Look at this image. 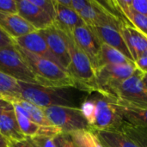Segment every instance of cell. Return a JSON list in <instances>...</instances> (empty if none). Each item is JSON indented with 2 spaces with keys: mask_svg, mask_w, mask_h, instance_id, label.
Returning <instances> with one entry per match:
<instances>
[{
  "mask_svg": "<svg viewBox=\"0 0 147 147\" xmlns=\"http://www.w3.org/2000/svg\"><path fill=\"white\" fill-rule=\"evenodd\" d=\"M96 104L93 131H118L123 125V120L115 99L95 93L92 96Z\"/></svg>",
  "mask_w": 147,
  "mask_h": 147,
  "instance_id": "obj_5",
  "label": "cell"
},
{
  "mask_svg": "<svg viewBox=\"0 0 147 147\" xmlns=\"http://www.w3.org/2000/svg\"><path fill=\"white\" fill-rule=\"evenodd\" d=\"M69 134L78 147H104L92 129L78 130Z\"/></svg>",
  "mask_w": 147,
  "mask_h": 147,
  "instance_id": "obj_25",
  "label": "cell"
},
{
  "mask_svg": "<svg viewBox=\"0 0 147 147\" xmlns=\"http://www.w3.org/2000/svg\"><path fill=\"white\" fill-rule=\"evenodd\" d=\"M100 94L116 101H122L134 105L147 107V86L139 70L127 79L106 87Z\"/></svg>",
  "mask_w": 147,
  "mask_h": 147,
  "instance_id": "obj_4",
  "label": "cell"
},
{
  "mask_svg": "<svg viewBox=\"0 0 147 147\" xmlns=\"http://www.w3.org/2000/svg\"><path fill=\"white\" fill-rule=\"evenodd\" d=\"M13 41L18 47H22L32 53L44 57L60 65L56 58L51 53L45 38L40 31H34L22 37L16 38Z\"/></svg>",
  "mask_w": 147,
  "mask_h": 147,
  "instance_id": "obj_14",
  "label": "cell"
},
{
  "mask_svg": "<svg viewBox=\"0 0 147 147\" xmlns=\"http://www.w3.org/2000/svg\"><path fill=\"white\" fill-rule=\"evenodd\" d=\"M119 131L123 132L140 147H147V127H134L125 121Z\"/></svg>",
  "mask_w": 147,
  "mask_h": 147,
  "instance_id": "obj_26",
  "label": "cell"
},
{
  "mask_svg": "<svg viewBox=\"0 0 147 147\" xmlns=\"http://www.w3.org/2000/svg\"><path fill=\"white\" fill-rule=\"evenodd\" d=\"M55 1L59 5H62L65 7L71 8V0H55Z\"/></svg>",
  "mask_w": 147,
  "mask_h": 147,
  "instance_id": "obj_38",
  "label": "cell"
},
{
  "mask_svg": "<svg viewBox=\"0 0 147 147\" xmlns=\"http://www.w3.org/2000/svg\"><path fill=\"white\" fill-rule=\"evenodd\" d=\"M32 3L41 9L47 14H48L53 20L55 18L56 15V7L54 0H30Z\"/></svg>",
  "mask_w": 147,
  "mask_h": 147,
  "instance_id": "obj_28",
  "label": "cell"
},
{
  "mask_svg": "<svg viewBox=\"0 0 147 147\" xmlns=\"http://www.w3.org/2000/svg\"><path fill=\"white\" fill-rule=\"evenodd\" d=\"M18 14L37 31H41L53 25V18L30 0H16Z\"/></svg>",
  "mask_w": 147,
  "mask_h": 147,
  "instance_id": "obj_12",
  "label": "cell"
},
{
  "mask_svg": "<svg viewBox=\"0 0 147 147\" xmlns=\"http://www.w3.org/2000/svg\"><path fill=\"white\" fill-rule=\"evenodd\" d=\"M12 107H13V105L9 102L6 101L4 99H0V115L3 111H5L6 109H10Z\"/></svg>",
  "mask_w": 147,
  "mask_h": 147,
  "instance_id": "obj_37",
  "label": "cell"
},
{
  "mask_svg": "<svg viewBox=\"0 0 147 147\" xmlns=\"http://www.w3.org/2000/svg\"><path fill=\"white\" fill-rule=\"evenodd\" d=\"M104 147H140L121 131H94Z\"/></svg>",
  "mask_w": 147,
  "mask_h": 147,
  "instance_id": "obj_20",
  "label": "cell"
},
{
  "mask_svg": "<svg viewBox=\"0 0 147 147\" xmlns=\"http://www.w3.org/2000/svg\"><path fill=\"white\" fill-rule=\"evenodd\" d=\"M123 120L134 126L147 127V107L134 105L122 101H116Z\"/></svg>",
  "mask_w": 147,
  "mask_h": 147,
  "instance_id": "obj_18",
  "label": "cell"
},
{
  "mask_svg": "<svg viewBox=\"0 0 147 147\" xmlns=\"http://www.w3.org/2000/svg\"><path fill=\"white\" fill-rule=\"evenodd\" d=\"M15 102L16 103H18L27 113L28 115H29L30 119L34 122L36 123L37 125L39 126H41V127H50V126H53L51 124V122L48 121V119L47 118L45 113H44V109L29 102H27L23 99H21V98H18V99H14L12 101H10L9 102Z\"/></svg>",
  "mask_w": 147,
  "mask_h": 147,
  "instance_id": "obj_23",
  "label": "cell"
},
{
  "mask_svg": "<svg viewBox=\"0 0 147 147\" xmlns=\"http://www.w3.org/2000/svg\"><path fill=\"white\" fill-rule=\"evenodd\" d=\"M138 69L134 63L122 65H104L95 71L97 92H102L106 87L129 78L137 72Z\"/></svg>",
  "mask_w": 147,
  "mask_h": 147,
  "instance_id": "obj_8",
  "label": "cell"
},
{
  "mask_svg": "<svg viewBox=\"0 0 147 147\" xmlns=\"http://www.w3.org/2000/svg\"><path fill=\"white\" fill-rule=\"evenodd\" d=\"M40 32L60 66L66 71L71 62V56L65 34L53 25Z\"/></svg>",
  "mask_w": 147,
  "mask_h": 147,
  "instance_id": "obj_9",
  "label": "cell"
},
{
  "mask_svg": "<svg viewBox=\"0 0 147 147\" xmlns=\"http://www.w3.org/2000/svg\"><path fill=\"white\" fill-rule=\"evenodd\" d=\"M65 35L71 56V62L66 71L75 82L78 90L89 94L97 92L96 73L90 59L78 47L72 40L71 34H65Z\"/></svg>",
  "mask_w": 147,
  "mask_h": 147,
  "instance_id": "obj_2",
  "label": "cell"
},
{
  "mask_svg": "<svg viewBox=\"0 0 147 147\" xmlns=\"http://www.w3.org/2000/svg\"><path fill=\"white\" fill-rule=\"evenodd\" d=\"M0 96L10 102L21 98V90L18 81L0 71Z\"/></svg>",
  "mask_w": 147,
  "mask_h": 147,
  "instance_id": "obj_24",
  "label": "cell"
},
{
  "mask_svg": "<svg viewBox=\"0 0 147 147\" xmlns=\"http://www.w3.org/2000/svg\"><path fill=\"white\" fill-rule=\"evenodd\" d=\"M119 28L134 62L147 50V37L136 29L123 16L120 19Z\"/></svg>",
  "mask_w": 147,
  "mask_h": 147,
  "instance_id": "obj_11",
  "label": "cell"
},
{
  "mask_svg": "<svg viewBox=\"0 0 147 147\" xmlns=\"http://www.w3.org/2000/svg\"><path fill=\"white\" fill-rule=\"evenodd\" d=\"M129 5L134 11L147 16V0H129Z\"/></svg>",
  "mask_w": 147,
  "mask_h": 147,
  "instance_id": "obj_32",
  "label": "cell"
},
{
  "mask_svg": "<svg viewBox=\"0 0 147 147\" xmlns=\"http://www.w3.org/2000/svg\"><path fill=\"white\" fill-rule=\"evenodd\" d=\"M53 139L57 147H78L69 134L60 133Z\"/></svg>",
  "mask_w": 147,
  "mask_h": 147,
  "instance_id": "obj_30",
  "label": "cell"
},
{
  "mask_svg": "<svg viewBox=\"0 0 147 147\" xmlns=\"http://www.w3.org/2000/svg\"><path fill=\"white\" fill-rule=\"evenodd\" d=\"M89 3H90V0H71V8L74 11H76L77 13H79Z\"/></svg>",
  "mask_w": 147,
  "mask_h": 147,
  "instance_id": "obj_35",
  "label": "cell"
},
{
  "mask_svg": "<svg viewBox=\"0 0 147 147\" xmlns=\"http://www.w3.org/2000/svg\"><path fill=\"white\" fill-rule=\"evenodd\" d=\"M119 24H108L90 28L101 44H106L117 49L129 59L134 61L131 53L121 34Z\"/></svg>",
  "mask_w": 147,
  "mask_h": 147,
  "instance_id": "obj_13",
  "label": "cell"
},
{
  "mask_svg": "<svg viewBox=\"0 0 147 147\" xmlns=\"http://www.w3.org/2000/svg\"><path fill=\"white\" fill-rule=\"evenodd\" d=\"M44 109V113L51 124L62 133L71 134L78 130L91 129L79 108L53 106Z\"/></svg>",
  "mask_w": 147,
  "mask_h": 147,
  "instance_id": "obj_7",
  "label": "cell"
},
{
  "mask_svg": "<svg viewBox=\"0 0 147 147\" xmlns=\"http://www.w3.org/2000/svg\"><path fill=\"white\" fill-rule=\"evenodd\" d=\"M28 139L36 147H57L53 137L36 135Z\"/></svg>",
  "mask_w": 147,
  "mask_h": 147,
  "instance_id": "obj_29",
  "label": "cell"
},
{
  "mask_svg": "<svg viewBox=\"0 0 147 147\" xmlns=\"http://www.w3.org/2000/svg\"><path fill=\"white\" fill-rule=\"evenodd\" d=\"M0 12L18 14L16 0H0Z\"/></svg>",
  "mask_w": 147,
  "mask_h": 147,
  "instance_id": "obj_31",
  "label": "cell"
},
{
  "mask_svg": "<svg viewBox=\"0 0 147 147\" xmlns=\"http://www.w3.org/2000/svg\"><path fill=\"white\" fill-rule=\"evenodd\" d=\"M0 71L18 82L38 84L34 74L15 44L0 48Z\"/></svg>",
  "mask_w": 147,
  "mask_h": 147,
  "instance_id": "obj_6",
  "label": "cell"
},
{
  "mask_svg": "<svg viewBox=\"0 0 147 147\" xmlns=\"http://www.w3.org/2000/svg\"><path fill=\"white\" fill-rule=\"evenodd\" d=\"M129 63H134V62L129 59L127 57H126L123 53H121L117 49L106 44H101L97 65L95 71L104 65H122V64H129Z\"/></svg>",
  "mask_w": 147,
  "mask_h": 147,
  "instance_id": "obj_21",
  "label": "cell"
},
{
  "mask_svg": "<svg viewBox=\"0 0 147 147\" xmlns=\"http://www.w3.org/2000/svg\"><path fill=\"white\" fill-rule=\"evenodd\" d=\"M0 28L13 40L37 31L19 14L0 12Z\"/></svg>",
  "mask_w": 147,
  "mask_h": 147,
  "instance_id": "obj_15",
  "label": "cell"
},
{
  "mask_svg": "<svg viewBox=\"0 0 147 147\" xmlns=\"http://www.w3.org/2000/svg\"><path fill=\"white\" fill-rule=\"evenodd\" d=\"M0 135L7 141H20L26 139L20 130L13 107L0 115Z\"/></svg>",
  "mask_w": 147,
  "mask_h": 147,
  "instance_id": "obj_17",
  "label": "cell"
},
{
  "mask_svg": "<svg viewBox=\"0 0 147 147\" xmlns=\"http://www.w3.org/2000/svg\"><path fill=\"white\" fill-rule=\"evenodd\" d=\"M117 10L140 32L147 37V16L134 11L129 5V0L114 1Z\"/></svg>",
  "mask_w": 147,
  "mask_h": 147,
  "instance_id": "obj_19",
  "label": "cell"
},
{
  "mask_svg": "<svg viewBox=\"0 0 147 147\" xmlns=\"http://www.w3.org/2000/svg\"><path fill=\"white\" fill-rule=\"evenodd\" d=\"M54 2L56 7V15L53 20V26L65 34H71V32L74 28L85 25L79 15L71 8L59 5L55 0Z\"/></svg>",
  "mask_w": 147,
  "mask_h": 147,
  "instance_id": "obj_16",
  "label": "cell"
},
{
  "mask_svg": "<svg viewBox=\"0 0 147 147\" xmlns=\"http://www.w3.org/2000/svg\"><path fill=\"white\" fill-rule=\"evenodd\" d=\"M0 147H8L7 140L0 135Z\"/></svg>",
  "mask_w": 147,
  "mask_h": 147,
  "instance_id": "obj_39",
  "label": "cell"
},
{
  "mask_svg": "<svg viewBox=\"0 0 147 147\" xmlns=\"http://www.w3.org/2000/svg\"><path fill=\"white\" fill-rule=\"evenodd\" d=\"M79 109H80L84 117L85 118V120L87 121L88 124L90 125V127L91 128V126H92V124L94 122L95 111H96V104H95L94 98L92 96L89 97V98H86L82 102Z\"/></svg>",
  "mask_w": 147,
  "mask_h": 147,
  "instance_id": "obj_27",
  "label": "cell"
},
{
  "mask_svg": "<svg viewBox=\"0 0 147 147\" xmlns=\"http://www.w3.org/2000/svg\"><path fill=\"white\" fill-rule=\"evenodd\" d=\"M14 44L13 39L10 38L1 28H0V48H3Z\"/></svg>",
  "mask_w": 147,
  "mask_h": 147,
  "instance_id": "obj_34",
  "label": "cell"
},
{
  "mask_svg": "<svg viewBox=\"0 0 147 147\" xmlns=\"http://www.w3.org/2000/svg\"><path fill=\"white\" fill-rule=\"evenodd\" d=\"M134 64L140 72L147 73V50L140 55V57L134 61Z\"/></svg>",
  "mask_w": 147,
  "mask_h": 147,
  "instance_id": "obj_33",
  "label": "cell"
},
{
  "mask_svg": "<svg viewBox=\"0 0 147 147\" xmlns=\"http://www.w3.org/2000/svg\"><path fill=\"white\" fill-rule=\"evenodd\" d=\"M21 99L41 109L53 106L76 107L70 93V88L46 87L40 84L18 82Z\"/></svg>",
  "mask_w": 147,
  "mask_h": 147,
  "instance_id": "obj_3",
  "label": "cell"
},
{
  "mask_svg": "<svg viewBox=\"0 0 147 147\" xmlns=\"http://www.w3.org/2000/svg\"><path fill=\"white\" fill-rule=\"evenodd\" d=\"M8 147H36L28 138L20 141H7Z\"/></svg>",
  "mask_w": 147,
  "mask_h": 147,
  "instance_id": "obj_36",
  "label": "cell"
},
{
  "mask_svg": "<svg viewBox=\"0 0 147 147\" xmlns=\"http://www.w3.org/2000/svg\"><path fill=\"white\" fill-rule=\"evenodd\" d=\"M71 37L78 47L88 56L95 70L97 65L101 43L91 28L87 25L78 27L72 30Z\"/></svg>",
  "mask_w": 147,
  "mask_h": 147,
  "instance_id": "obj_10",
  "label": "cell"
},
{
  "mask_svg": "<svg viewBox=\"0 0 147 147\" xmlns=\"http://www.w3.org/2000/svg\"><path fill=\"white\" fill-rule=\"evenodd\" d=\"M13 105L14 111L16 114V121L20 127L21 132L26 138H31L36 135H40L41 126L34 123L28 115V113L16 102H10Z\"/></svg>",
  "mask_w": 147,
  "mask_h": 147,
  "instance_id": "obj_22",
  "label": "cell"
},
{
  "mask_svg": "<svg viewBox=\"0 0 147 147\" xmlns=\"http://www.w3.org/2000/svg\"><path fill=\"white\" fill-rule=\"evenodd\" d=\"M15 46L34 74L38 84L46 87L77 89L73 79L60 65L44 57L32 53L16 44Z\"/></svg>",
  "mask_w": 147,
  "mask_h": 147,
  "instance_id": "obj_1",
  "label": "cell"
},
{
  "mask_svg": "<svg viewBox=\"0 0 147 147\" xmlns=\"http://www.w3.org/2000/svg\"><path fill=\"white\" fill-rule=\"evenodd\" d=\"M0 99H3V97L2 96H0Z\"/></svg>",
  "mask_w": 147,
  "mask_h": 147,
  "instance_id": "obj_41",
  "label": "cell"
},
{
  "mask_svg": "<svg viewBox=\"0 0 147 147\" xmlns=\"http://www.w3.org/2000/svg\"><path fill=\"white\" fill-rule=\"evenodd\" d=\"M142 79L145 84L147 86V73H142Z\"/></svg>",
  "mask_w": 147,
  "mask_h": 147,
  "instance_id": "obj_40",
  "label": "cell"
}]
</instances>
